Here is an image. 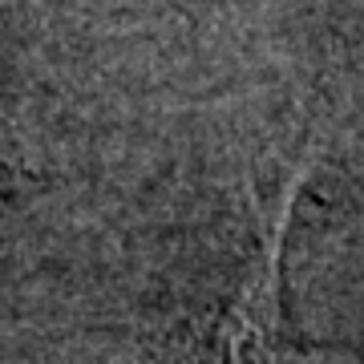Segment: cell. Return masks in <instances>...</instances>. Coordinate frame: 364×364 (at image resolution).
I'll return each mask as SVG.
<instances>
[{
  "label": "cell",
  "instance_id": "6da1fadb",
  "mask_svg": "<svg viewBox=\"0 0 364 364\" xmlns=\"http://www.w3.org/2000/svg\"><path fill=\"white\" fill-rule=\"evenodd\" d=\"M279 239L284 223L223 320L215 364H279Z\"/></svg>",
  "mask_w": 364,
  "mask_h": 364
}]
</instances>
